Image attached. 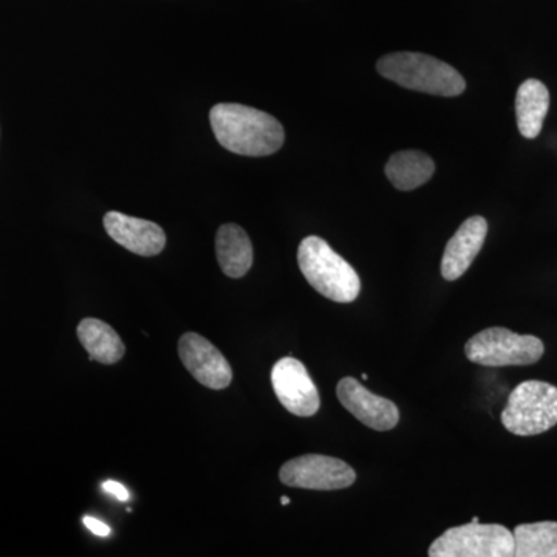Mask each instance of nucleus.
<instances>
[{
	"label": "nucleus",
	"mask_w": 557,
	"mask_h": 557,
	"mask_svg": "<svg viewBox=\"0 0 557 557\" xmlns=\"http://www.w3.org/2000/svg\"><path fill=\"white\" fill-rule=\"evenodd\" d=\"M212 132L223 148L237 156H273L285 141L282 124L262 110L218 104L209 112Z\"/></svg>",
	"instance_id": "1"
},
{
	"label": "nucleus",
	"mask_w": 557,
	"mask_h": 557,
	"mask_svg": "<svg viewBox=\"0 0 557 557\" xmlns=\"http://www.w3.org/2000/svg\"><path fill=\"white\" fill-rule=\"evenodd\" d=\"M381 76L398 86L435 97H458L467 89L463 76L437 58L416 51L386 54L376 64Z\"/></svg>",
	"instance_id": "2"
},
{
	"label": "nucleus",
	"mask_w": 557,
	"mask_h": 557,
	"mask_svg": "<svg viewBox=\"0 0 557 557\" xmlns=\"http://www.w3.org/2000/svg\"><path fill=\"white\" fill-rule=\"evenodd\" d=\"M298 263L304 277L324 298L339 304L358 298L361 281L357 271L321 237L309 236L300 242Z\"/></svg>",
	"instance_id": "3"
},
{
	"label": "nucleus",
	"mask_w": 557,
	"mask_h": 557,
	"mask_svg": "<svg viewBox=\"0 0 557 557\" xmlns=\"http://www.w3.org/2000/svg\"><path fill=\"white\" fill-rule=\"evenodd\" d=\"M502 423L511 434L533 437L557 424V387L545 381L519 384L509 395Z\"/></svg>",
	"instance_id": "4"
},
{
	"label": "nucleus",
	"mask_w": 557,
	"mask_h": 557,
	"mask_svg": "<svg viewBox=\"0 0 557 557\" xmlns=\"http://www.w3.org/2000/svg\"><path fill=\"white\" fill-rule=\"evenodd\" d=\"M469 361L485 368L536 364L545 346L531 335H518L505 327H491L472 336L465 346Z\"/></svg>",
	"instance_id": "5"
},
{
	"label": "nucleus",
	"mask_w": 557,
	"mask_h": 557,
	"mask_svg": "<svg viewBox=\"0 0 557 557\" xmlns=\"http://www.w3.org/2000/svg\"><path fill=\"white\" fill-rule=\"evenodd\" d=\"M431 557H512L515 534L497 523H468L446 530L429 547Z\"/></svg>",
	"instance_id": "6"
},
{
	"label": "nucleus",
	"mask_w": 557,
	"mask_h": 557,
	"mask_svg": "<svg viewBox=\"0 0 557 557\" xmlns=\"http://www.w3.org/2000/svg\"><path fill=\"white\" fill-rule=\"evenodd\" d=\"M278 479L284 485L300 490L336 491L354 485L357 472L339 458L307 454L287 461Z\"/></svg>",
	"instance_id": "7"
},
{
	"label": "nucleus",
	"mask_w": 557,
	"mask_h": 557,
	"mask_svg": "<svg viewBox=\"0 0 557 557\" xmlns=\"http://www.w3.org/2000/svg\"><path fill=\"white\" fill-rule=\"evenodd\" d=\"M271 384L278 403L293 416L313 417L321 408L317 384L299 359H278L271 370Z\"/></svg>",
	"instance_id": "8"
},
{
	"label": "nucleus",
	"mask_w": 557,
	"mask_h": 557,
	"mask_svg": "<svg viewBox=\"0 0 557 557\" xmlns=\"http://www.w3.org/2000/svg\"><path fill=\"white\" fill-rule=\"evenodd\" d=\"M178 357L190 375L205 387L222 391L233 381V369L228 359L199 333H185L180 338Z\"/></svg>",
	"instance_id": "9"
},
{
	"label": "nucleus",
	"mask_w": 557,
	"mask_h": 557,
	"mask_svg": "<svg viewBox=\"0 0 557 557\" xmlns=\"http://www.w3.org/2000/svg\"><path fill=\"white\" fill-rule=\"evenodd\" d=\"M336 395L344 406L357 420L373 431H391L397 426L399 410L391 399L379 397L368 391L358 380L347 376L338 383Z\"/></svg>",
	"instance_id": "10"
},
{
	"label": "nucleus",
	"mask_w": 557,
	"mask_h": 557,
	"mask_svg": "<svg viewBox=\"0 0 557 557\" xmlns=\"http://www.w3.org/2000/svg\"><path fill=\"white\" fill-rule=\"evenodd\" d=\"M104 228L110 239L143 258L160 255L166 247V234L163 228L149 220L110 211L104 215Z\"/></svg>",
	"instance_id": "11"
},
{
	"label": "nucleus",
	"mask_w": 557,
	"mask_h": 557,
	"mask_svg": "<svg viewBox=\"0 0 557 557\" xmlns=\"http://www.w3.org/2000/svg\"><path fill=\"white\" fill-rule=\"evenodd\" d=\"M486 234L487 222L480 215L463 222L446 245L443 255L442 276L446 281H457L467 273L485 244Z\"/></svg>",
	"instance_id": "12"
},
{
	"label": "nucleus",
	"mask_w": 557,
	"mask_h": 557,
	"mask_svg": "<svg viewBox=\"0 0 557 557\" xmlns=\"http://www.w3.org/2000/svg\"><path fill=\"white\" fill-rule=\"evenodd\" d=\"M215 255L220 269L231 278L244 277L255 258L248 234L234 223L220 226L215 236Z\"/></svg>",
	"instance_id": "13"
},
{
	"label": "nucleus",
	"mask_w": 557,
	"mask_h": 557,
	"mask_svg": "<svg viewBox=\"0 0 557 557\" xmlns=\"http://www.w3.org/2000/svg\"><path fill=\"white\" fill-rule=\"evenodd\" d=\"M549 109L547 86L537 79H528L516 97V116L520 134L528 139L539 137Z\"/></svg>",
	"instance_id": "14"
},
{
	"label": "nucleus",
	"mask_w": 557,
	"mask_h": 557,
	"mask_svg": "<svg viewBox=\"0 0 557 557\" xmlns=\"http://www.w3.org/2000/svg\"><path fill=\"white\" fill-rule=\"evenodd\" d=\"M78 339L81 346L90 355V359L101 364H115L126 354V347L119 333L97 318H86L81 321Z\"/></svg>",
	"instance_id": "15"
},
{
	"label": "nucleus",
	"mask_w": 557,
	"mask_h": 557,
	"mask_svg": "<svg viewBox=\"0 0 557 557\" xmlns=\"http://www.w3.org/2000/svg\"><path fill=\"white\" fill-rule=\"evenodd\" d=\"M435 163L420 150H401L394 153L386 164V175L399 190H413L432 178Z\"/></svg>",
	"instance_id": "16"
},
{
	"label": "nucleus",
	"mask_w": 557,
	"mask_h": 557,
	"mask_svg": "<svg viewBox=\"0 0 557 557\" xmlns=\"http://www.w3.org/2000/svg\"><path fill=\"white\" fill-rule=\"evenodd\" d=\"M512 534L516 557H557V522L523 523Z\"/></svg>",
	"instance_id": "17"
},
{
	"label": "nucleus",
	"mask_w": 557,
	"mask_h": 557,
	"mask_svg": "<svg viewBox=\"0 0 557 557\" xmlns=\"http://www.w3.org/2000/svg\"><path fill=\"white\" fill-rule=\"evenodd\" d=\"M102 490H104L106 493L110 494V496L119 498L120 502L129 500V491H127L126 487L121 485V483L119 482L108 480V482L102 483Z\"/></svg>",
	"instance_id": "18"
},
{
	"label": "nucleus",
	"mask_w": 557,
	"mask_h": 557,
	"mask_svg": "<svg viewBox=\"0 0 557 557\" xmlns=\"http://www.w3.org/2000/svg\"><path fill=\"white\" fill-rule=\"evenodd\" d=\"M84 525L89 528L91 533L97 534V536L108 537L110 534V527L106 525L101 520L89 518V516L84 518Z\"/></svg>",
	"instance_id": "19"
},
{
	"label": "nucleus",
	"mask_w": 557,
	"mask_h": 557,
	"mask_svg": "<svg viewBox=\"0 0 557 557\" xmlns=\"http://www.w3.org/2000/svg\"><path fill=\"white\" fill-rule=\"evenodd\" d=\"M281 504L284 505V507H287L289 505V498L288 497H282Z\"/></svg>",
	"instance_id": "20"
}]
</instances>
